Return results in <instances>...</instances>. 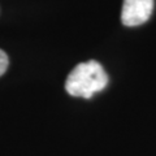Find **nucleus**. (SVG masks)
<instances>
[{"label":"nucleus","mask_w":156,"mask_h":156,"mask_svg":"<svg viewBox=\"0 0 156 156\" xmlns=\"http://www.w3.org/2000/svg\"><path fill=\"white\" fill-rule=\"evenodd\" d=\"M8 65H9L8 55L3 50H0V77L5 73V70L8 69Z\"/></svg>","instance_id":"obj_3"},{"label":"nucleus","mask_w":156,"mask_h":156,"mask_svg":"<svg viewBox=\"0 0 156 156\" xmlns=\"http://www.w3.org/2000/svg\"><path fill=\"white\" fill-rule=\"evenodd\" d=\"M108 85V76L100 62L90 60L81 62L73 69L65 81V90L72 96L90 99L104 90Z\"/></svg>","instance_id":"obj_1"},{"label":"nucleus","mask_w":156,"mask_h":156,"mask_svg":"<svg viewBox=\"0 0 156 156\" xmlns=\"http://www.w3.org/2000/svg\"><path fill=\"white\" fill-rule=\"evenodd\" d=\"M154 11V0H124L121 21L125 26L134 27L147 22Z\"/></svg>","instance_id":"obj_2"}]
</instances>
